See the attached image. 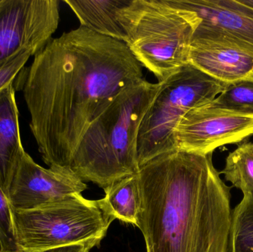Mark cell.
Masks as SVG:
<instances>
[{
	"label": "cell",
	"mask_w": 253,
	"mask_h": 252,
	"mask_svg": "<svg viewBox=\"0 0 253 252\" xmlns=\"http://www.w3.org/2000/svg\"><path fill=\"white\" fill-rule=\"evenodd\" d=\"M0 252H22L19 251V250H18V251H14V252H1V251H0Z\"/></svg>",
	"instance_id": "cell-21"
},
{
	"label": "cell",
	"mask_w": 253,
	"mask_h": 252,
	"mask_svg": "<svg viewBox=\"0 0 253 252\" xmlns=\"http://www.w3.org/2000/svg\"><path fill=\"white\" fill-rule=\"evenodd\" d=\"M189 64L227 84L253 78V53L222 34L197 28Z\"/></svg>",
	"instance_id": "cell-10"
},
{
	"label": "cell",
	"mask_w": 253,
	"mask_h": 252,
	"mask_svg": "<svg viewBox=\"0 0 253 252\" xmlns=\"http://www.w3.org/2000/svg\"><path fill=\"white\" fill-rule=\"evenodd\" d=\"M253 136V115L208 105L189 111L175 130L178 150L208 155L217 148L243 142Z\"/></svg>",
	"instance_id": "cell-8"
},
{
	"label": "cell",
	"mask_w": 253,
	"mask_h": 252,
	"mask_svg": "<svg viewBox=\"0 0 253 252\" xmlns=\"http://www.w3.org/2000/svg\"><path fill=\"white\" fill-rule=\"evenodd\" d=\"M58 0H1L0 63L23 50L34 54L52 39L59 22Z\"/></svg>",
	"instance_id": "cell-7"
},
{
	"label": "cell",
	"mask_w": 253,
	"mask_h": 252,
	"mask_svg": "<svg viewBox=\"0 0 253 252\" xmlns=\"http://www.w3.org/2000/svg\"><path fill=\"white\" fill-rule=\"evenodd\" d=\"M104 190L105 198L97 201L101 210L114 220L118 219L136 226L141 202L137 173Z\"/></svg>",
	"instance_id": "cell-14"
},
{
	"label": "cell",
	"mask_w": 253,
	"mask_h": 252,
	"mask_svg": "<svg viewBox=\"0 0 253 252\" xmlns=\"http://www.w3.org/2000/svg\"><path fill=\"white\" fill-rule=\"evenodd\" d=\"M128 18L126 45L159 83L188 65L201 22L196 13L172 0H132Z\"/></svg>",
	"instance_id": "cell-4"
},
{
	"label": "cell",
	"mask_w": 253,
	"mask_h": 252,
	"mask_svg": "<svg viewBox=\"0 0 253 252\" xmlns=\"http://www.w3.org/2000/svg\"><path fill=\"white\" fill-rule=\"evenodd\" d=\"M98 245H99V243L88 242L35 252H89L91 249H93V247H96V246Z\"/></svg>",
	"instance_id": "cell-20"
},
{
	"label": "cell",
	"mask_w": 253,
	"mask_h": 252,
	"mask_svg": "<svg viewBox=\"0 0 253 252\" xmlns=\"http://www.w3.org/2000/svg\"><path fill=\"white\" fill-rule=\"evenodd\" d=\"M142 68L126 43L83 26L52 38L35 55L18 82L49 168L68 170L90 123L121 90L144 78Z\"/></svg>",
	"instance_id": "cell-1"
},
{
	"label": "cell",
	"mask_w": 253,
	"mask_h": 252,
	"mask_svg": "<svg viewBox=\"0 0 253 252\" xmlns=\"http://www.w3.org/2000/svg\"><path fill=\"white\" fill-rule=\"evenodd\" d=\"M197 15V28L222 34L253 53V18L227 4V0H172Z\"/></svg>",
	"instance_id": "cell-11"
},
{
	"label": "cell",
	"mask_w": 253,
	"mask_h": 252,
	"mask_svg": "<svg viewBox=\"0 0 253 252\" xmlns=\"http://www.w3.org/2000/svg\"><path fill=\"white\" fill-rule=\"evenodd\" d=\"M80 22L97 34L126 43V8L132 0H65Z\"/></svg>",
	"instance_id": "cell-13"
},
{
	"label": "cell",
	"mask_w": 253,
	"mask_h": 252,
	"mask_svg": "<svg viewBox=\"0 0 253 252\" xmlns=\"http://www.w3.org/2000/svg\"><path fill=\"white\" fill-rule=\"evenodd\" d=\"M147 252H227L230 188L208 155L175 150L137 173Z\"/></svg>",
	"instance_id": "cell-2"
},
{
	"label": "cell",
	"mask_w": 253,
	"mask_h": 252,
	"mask_svg": "<svg viewBox=\"0 0 253 252\" xmlns=\"http://www.w3.org/2000/svg\"><path fill=\"white\" fill-rule=\"evenodd\" d=\"M209 105L237 113L253 115V78L228 84Z\"/></svg>",
	"instance_id": "cell-17"
},
{
	"label": "cell",
	"mask_w": 253,
	"mask_h": 252,
	"mask_svg": "<svg viewBox=\"0 0 253 252\" xmlns=\"http://www.w3.org/2000/svg\"><path fill=\"white\" fill-rule=\"evenodd\" d=\"M13 222L12 210L5 192L0 186V251H18Z\"/></svg>",
	"instance_id": "cell-18"
},
{
	"label": "cell",
	"mask_w": 253,
	"mask_h": 252,
	"mask_svg": "<svg viewBox=\"0 0 253 252\" xmlns=\"http://www.w3.org/2000/svg\"><path fill=\"white\" fill-rule=\"evenodd\" d=\"M31 56H35L33 50H23L0 63V93L13 84V80L23 69Z\"/></svg>",
	"instance_id": "cell-19"
},
{
	"label": "cell",
	"mask_w": 253,
	"mask_h": 252,
	"mask_svg": "<svg viewBox=\"0 0 253 252\" xmlns=\"http://www.w3.org/2000/svg\"><path fill=\"white\" fill-rule=\"evenodd\" d=\"M85 183L68 170L44 167L25 152L7 192L11 210L30 211L82 194Z\"/></svg>",
	"instance_id": "cell-9"
},
{
	"label": "cell",
	"mask_w": 253,
	"mask_h": 252,
	"mask_svg": "<svg viewBox=\"0 0 253 252\" xmlns=\"http://www.w3.org/2000/svg\"><path fill=\"white\" fill-rule=\"evenodd\" d=\"M1 0H0V4H1Z\"/></svg>",
	"instance_id": "cell-22"
},
{
	"label": "cell",
	"mask_w": 253,
	"mask_h": 252,
	"mask_svg": "<svg viewBox=\"0 0 253 252\" xmlns=\"http://www.w3.org/2000/svg\"><path fill=\"white\" fill-rule=\"evenodd\" d=\"M113 221L97 201L85 199L82 194L37 210H12L15 239L22 252L88 242L100 244Z\"/></svg>",
	"instance_id": "cell-6"
},
{
	"label": "cell",
	"mask_w": 253,
	"mask_h": 252,
	"mask_svg": "<svg viewBox=\"0 0 253 252\" xmlns=\"http://www.w3.org/2000/svg\"><path fill=\"white\" fill-rule=\"evenodd\" d=\"M227 252H253V198L244 197L232 212Z\"/></svg>",
	"instance_id": "cell-16"
},
{
	"label": "cell",
	"mask_w": 253,
	"mask_h": 252,
	"mask_svg": "<svg viewBox=\"0 0 253 252\" xmlns=\"http://www.w3.org/2000/svg\"><path fill=\"white\" fill-rule=\"evenodd\" d=\"M221 173L243 192L244 197L253 198V143L242 144L230 152Z\"/></svg>",
	"instance_id": "cell-15"
},
{
	"label": "cell",
	"mask_w": 253,
	"mask_h": 252,
	"mask_svg": "<svg viewBox=\"0 0 253 252\" xmlns=\"http://www.w3.org/2000/svg\"><path fill=\"white\" fill-rule=\"evenodd\" d=\"M25 152L21 141L15 88L11 84L0 93V186L6 195Z\"/></svg>",
	"instance_id": "cell-12"
},
{
	"label": "cell",
	"mask_w": 253,
	"mask_h": 252,
	"mask_svg": "<svg viewBox=\"0 0 253 252\" xmlns=\"http://www.w3.org/2000/svg\"><path fill=\"white\" fill-rule=\"evenodd\" d=\"M159 87L144 78L121 90L82 136L68 170L102 189L136 174L138 130Z\"/></svg>",
	"instance_id": "cell-3"
},
{
	"label": "cell",
	"mask_w": 253,
	"mask_h": 252,
	"mask_svg": "<svg viewBox=\"0 0 253 252\" xmlns=\"http://www.w3.org/2000/svg\"><path fill=\"white\" fill-rule=\"evenodd\" d=\"M159 84L138 130L139 168L159 155L178 150L175 130L183 117L211 104L228 86L190 64Z\"/></svg>",
	"instance_id": "cell-5"
}]
</instances>
